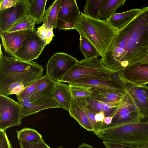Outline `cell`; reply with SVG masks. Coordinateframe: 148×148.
Instances as JSON below:
<instances>
[{
    "label": "cell",
    "instance_id": "obj_44",
    "mask_svg": "<svg viewBox=\"0 0 148 148\" xmlns=\"http://www.w3.org/2000/svg\"><path fill=\"white\" fill-rule=\"evenodd\" d=\"M58 148H64V147L62 146H59L58 147Z\"/></svg>",
    "mask_w": 148,
    "mask_h": 148
},
{
    "label": "cell",
    "instance_id": "obj_45",
    "mask_svg": "<svg viewBox=\"0 0 148 148\" xmlns=\"http://www.w3.org/2000/svg\"><path fill=\"white\" fill-rule=\"evenodd\" d=\"M142 148H148V145L145 146V147H143Z\"/></svg>",
    "mask_w": 148,
    "mask_h": 148
},
{
    "label": "cell",
    "instance_id": "obj_46",
    "mask_svg": "<svg viewBox=\"0 0 148 148\" xmlns=\"http://www.w3.org/2000/svg\"><path fill=\"white\" fill-rule=\"evenodd\" d=\"M148 57V56H147Z\"/></svg>",
    "mask_w": 148,
    "mask_h": 148
},
{
    "label": "cell",
    "instance_id": "obj_37",
    "mask_svg": "<svg viewBox=\"0 0 148 148\" xmlns=\"http://www.w3.org/2000/svg\"><path fill=\"white\" fill-rule=\"evenodd\" d=\"M47 32V30L46 26L44 24L38 27L36 31L38 35L45 42Z\"/></svg>",
    "mask_w": 148,
    "mask_h": 148
},
{
    "label": "cell",
    "instance_id": "obj_41",
    "mask_svg": "<svg viewBox=\"0 0 148 148\" xmlns=\"http://www.w3.org/2000/svg\"><path fill=\"white\" fill-rule=\"evenodd\" d=\"M112 117L111 116H108L105 117L103 120L104 123L107 126L110 125L112 122Z\"/></svg>",
    "mask_w": 148,
    "mask_h": 148
},
{
    "label": "cell",
    "instance_id": "obj_4",
    "mask_svg": "<svg viewBox=\"0 0 148 148\" xmlns=\"http://www.w3.org/2000/svg\"><path fill=\"white\" fill-rule=\"evenodd\" d=\"M103 140L125 144L142 148L148 145V122L140 121L108 126L93 131Z\"/></svg>",
    "mask_w": 148,
    "mask_h": 148
},
{
    "label": "cell",
    "instance_id": "obj_9",
    "mask_svg": "<svg viewBox=\"0 0 148 148\" xmlns=\"http://www.w3.org/2000/svg\"><path fill=\"white\" fill-rule=\"evenodd\" d=\"M143 120L139 109L126 92L122 104L112 117L111 123L107 126L143 122Z\"/></svg>",
    "mask_w": 148,
    "mask_h": 148
},
{
    "label": "cell",
    "instance_id": "obj_14",
    "mask_svg": "<svg viewBox=\"0 0 148 148\" xmlns=\"http://www.w3.org/2000/svg\"><path fill=\"white\" fill-rule=\"evenodd\" d=\"M76 0H61L57 20V28L60 30L66 23L75 24L80 15Z\"/></svg>",
    "mask_w": 148,
    "mask_h": 148
},
{
    "label": "cell",
    "instance_id": "obj_11",
    "mask_svg": "<svg viewBox=\"0 0 148 148\" xmlns=\"http://www.w3.org/2000/svg\"><path fill=\"white\" fill-rule=\"evenodd\" d=\"M121 78L124 81V88L126 92L130 96L143 116V122H148V87L146 85H136Z\"/></svg>",
    "mask_w": 148,
    "mask_h": 148
},
{
    "label": "cell",
    "instance_id": "obj_38",
    "mask_svg": "<svg viewBox=\"0 0 148 148\" xmlns=\"http://www.w3.org/2000/svg\"><path fill=\"white\" fill-rule=\"evenodd\" d=\"M47 32L45 40V45L49 44L52 41L54 35L53 32V27L51 25L46 26Z\"/></svg>",
    "mask_w": 148,
    "mask_h": 148
},
{
    "label": "cell",
    "instance_id": "obj_2",
    "mask_svg": "<svg viewBox=\"0 0 148 148\" xmlns=\"http://www.w3.org/2000/svg\"><path fill=\"white\" fill-rule=\"evenodd\" d=\"M43 67L33 61H25L4 56L0 45V93L8 96L20 94L42 76Z\"/></svg>",
    "mask_w": 148,
    "mask_h": 148
},
{
    "label": "cell",
    "instance_id": "obj_32",
    "mask_svg": "<svg viewBox=\"0 0 148 148\" xmlns=\"http://www.w3.org/2000/svg\"><path fill=\"white\" fill-rule=\"evenodd\" d=\"M41 80V78L26 87L19 95L16 96L19 102L22 101L32 93L36 88Z\"/></svg>",
    "mask_w": 148,
    "mask_h": 148
},
{
    "label": "cell",
    "instance_id": "obj_36",
    "mask_svg": "<svg viewBox=\"0 0 148 148\" xmlns=\"http://www.w3.org/2000/svg\"><path fill=\"white\" fill-rule=\"evenodd\" d=\"M19 0H0V11L9 9L16 4Z\"/></svg>",
    "mask_w": 148,
    "mask_h": 148
},
{
    "label": "cell",
    "instance_id": "obj_21",
    "mask_svg": "<svg viewBox=\"0 0 148 148\" xmlns=\"http://www.w3.org/2000/svg\"><path fill=\"white\" fill-rule=\"evenodd\" d=\"M69 112L70 116L75 119L82 127L88 131H93L92 126L86 114L77 100L73 98Z\"/></svg>",
    "mask_w": 148,
    "mask_h": 148
},
{
    "label": "cell",
    "instance_id": "obj_34",
    "mask_svg": "<svg viewBox=\"0 0 148 148\" xmlns=\"http://www.w3.org/2000/svg\"><path fill=\"white\" fill-rule=\"evenodd\" d=\"M103 143L106 148H142L133 145L106 140H103Z\"/></svg>",
    "mask_w": 148,
    "mask_h": 148
},
{
    "label": "cell",
    "instance_id": "obj_28",
    "mask_svg": "<svg viewBox=\"0 0 148 148\" xmlns=\"http://www.w3.org/2000/svg\"><path fill=\"white\" fill-rule=\"evenodd\" d=\"M103 0H87L84 6L83 13L93 19L100 20L99 13Z\"/></svg>",
    "mask_w": 148,
    "mask_h": 148
},
{
    "label": "cell",
    "instance_id": "obj_35",
    "mask_svg": "<svg viewBox=\"0 0 148 148\" xmlns=\"http://www.w3.org/2000/svg\"><path fill=\"white\" fill-rule=\"evenodd\" d=\"M0 148H12L5 132L0 130Z\"/></svg>",
    "mask_w": 148,
    "mask_h": 148
},
{
    "label": "cell",
    "instance_id": "obj_12",
    "mask_svg": "<svg viewBox=\"0 0 148 148\" xmlns=\"http://www.w3.org/2000/svg\"><path fill=\"white\" fill-rule=\"evenodd\" d=\"M124 79L140 86L148 83V63L138 62L128 66L118 72Z\"/></svg>",
    "mask_w": 148,
    "mask_h": 148
},
{
    "label": "cell",
    "instance_id": "obj_31",
    "mask_svg": "<svg viewBox=\"0 0 148 148\" xmlns=\"http://www.w3.org/2000/svg\"><path fill=\"white\" fill-rule=\"evenodd\" d=\"M80 106L88 116L92 126L93 131L98 130L106 127L107 125L104 123L97 122L96 121L95 119L96 113L90 111L83 106Z\"/></svg>",
    "mask_w": 148,
    "mask_h": 148
},
{
    "label": "cell",
    "instance_id": "obj_43",
    "mask_svg": "<svg viewBox=\"0 0 148 148\" xmlns=\"http://www.w3.org/2000/svg\"><path fill=\"white\" fill-rule=\"evenodd\" d=\"M138 62L148 63V56L145 58Z\"/></svg>",
    "mask_w": 148,
    "mask_h": 148
},
{
    "label": "cell",
    "instance_id": "obj_3",
    "mask_svg": "<svg viewBox=\"0 0 148 148\" xmlns=\"http://www.w3.org/2000/svg\"><path fill=\"white\" fill-rule=\"evenodd\" d=\"M73 29L78 32L80 36L86 38L94 46L101 58L109 48L118 31L107 19H93L82 12Z\"/></svg>",
    "mask_w": 148,
    "mask_h": 148
},
{
    "label": "cell",
    "instance_id": "obj_1",
    "mask_svg": "<svg viewBox=\"0 0 148 148\" xmlns=\"http://www.w3.org/2000/svg\"><path fill=\"white\" fill-rule=\"evenodd\" d=\"M148 56V6L132 21L118 31L101 60L114 72L137 63Z\"/></svg>",
    "mask_w": 148,
    "mask_h": 148
},
{
    "label": "cell",
    "instance_id": "obj_24",
    "mask_svg": "<svg viewBox=\"0 0 148 148\" xmlns=\"http://www.w3.org/2000/svg\"><path fill=\"white\" fill-rule=\"evenodd\" d=\"M61 0H56L45 11L42 21L46 26L51 25L53 29L57 28V20Z\"/></svg>",
    "mask_w": 148,
    "mask_h": 148
},
{
    "label": "cell",
    "instance_id": "obj_30",
    "mask_svg": "<svg viewBox=\"0 0 148 148\" xmlns=\"http://www.w3.org/2000/svg\"><path fill=\"white\" fill-rule=\"evenodd\" d=\"M72 98L76 100L81 97H90L92 94L91 88L69 84Z\"/></svg>",
    "mask_w": 148,
    "mask_h": 148
},
{
    "label": "cell",
    "instance_id": "obj_39",
    "mask_svg": "<svg viewBox=\"0 0 148 148\" xmlns=\"http://www.w3.org/2000/svg\"><path fill=\"white\" fill-rule=\"evenodd\" d=\"M105 117L104 113L101 112L96 113L95 115V119L97 122L104 123L103 120Z\"/></svg>",
    "mask_w": 148,
    "mask_h": 148
},
{
    "label": "cell",
    "instance_id": "obj_20",
    "mask_svg": "<svg viewBox=\"0 0 148 148\" xmlns=\"http://www.w3.org/2000/svg\"><path fill=\"white\" fill-rule=\"evenodd\" d=\"M53 97L64 107V109L69 111L72 98L69 84L60 82L56 83Z\"/></svg>",
    "mask_w": 148,
    "mask_h": 148
},
{
    "label": "cell",
    "instance_id": "obj_25",
    "mask_svg": "<svg viewBox=\"0 0 148 148\" xmlns=\"http://www.w3.org/2000/svg\"><path fill=\"white\" fill-rule=\"evenodd\" d=\"M126 0H103L100 9V18L108 19L119 7L124 5Z\"/></svg>",
    "mask_w": 148,
    "mask_h": 148
},
{
    "label": "cell",
    "instance_id": "obj_17",
    "mask_svg": "<svg viewBox=\"0 0 148 148\" xmlns=\"http://www.w3.org/2000/svg\"><path fill=\"white\" fill-rule=\"evenodd\" d=\"M19 103L21 107L22 119L46 109L51 108L64 109V107L53 98L39 101L29 102L22 101Z\"/></svg>",
    "mask_w": 148,
    "mask_h": 148
},
{
    "label": "cell",
    "instance_id": "obj_26",
    "mask_svg": "<svg viewBox=\"0 0 148 148\" xmlns=\"http://www.w3.org/2000/svg\"><path fill=\"white\" fill-rule=\"evenodd\" d=\"M35 21L33 18L28 15L13 24L4 32L10 33L33 30L35 29Z\"/></svg>",
    "mask_w": 148,
    "mask_h": 148
},
{
    "label": "cell",
    "instance_id": "obj_33",
    "mask_svg": "<svg viewBox=\"0 0 148 148\" xmlns=\"http://www.w3.org/2000/svg\"><path fill=\"white\" fill-rule=\"evenodd\" d=\"M20 148H51L43 140L36 143H30L21 140H18Z\"/></svg>",
    "mask_w": 148,
    "mask_h": 148
},
{
    "label": "cell",
    "instance_id": "obj_29",
    "mask_svg": "<svg viewBox=\"0 0 148 148\" xmlns=\"http://www.w3.org/2000/svg\"><path fill=\"white\" fill-rule=\"evenodd\" d=\"M80 50L84 56V59H88L98 58L100 54L94 46L86 38L80 36Z\"/></svg>",
    "mask_w": 148,
    "mask_h": 148
},
{
    "label": "cell",
    "instance_id": "obj_15",
    "mask_svg": "<svg viewBox=\"0 0 148 148\" xmlns=\"http://www.w3.org/2000/svg\"><path fill=\"white\" fill-rule=\"evenodd\" d=\"M56 83L47 75L42 76L35 90L23 101L29 102L39 101L53 98Z\"/></svg>",
    "mask_w": 148,
    "mask_h": 148
},
{
    "label": "cell",
    "instance_id": "obj_6",
    "mask_svg": "<svg viewBox=\"0 0 148 148\" xmlns=\"http://www.w3.org/2000/svg\"><path fill=\"white\" fill-rule=\"evenodd\" d=\"M45 46L35 29L25 31L22 47L12 56L27 62L33 61L38 58Z\"/></svg>",
    "mask_w": 148,
    "mask_h": 148
},
{
    "label": "cell",
    "instance_id": "obj_7",
    "mask_svg": "<svg viewBox=\"0 0 148 148\" xmlns=\"http://www.w3.org/2000/svg\"><path fill=\"white\" fill-rule=\"evenodd\" d=\"M22 119L20 103L0 95V130L5 131L9 128L19 126Z\"/></svg>",
    "mask_w": 148,
    "mask_h": 148
},
{
    "label": "cell",
    "instance_id": "obj_42",
    "mask_svg": "<svg viewBox=\"0 0 148 148\" xmlns=\"http://www.w3.org/2000/svg\"><path fill=\"white\" fill-rule=\"evenodd\" d=\"M77 148H94L91 145L83 143L79 145Z\"/></svg>",
    "mask_w": 148,
    "mask_h": 148
},
{
    "label": "cell",
    "instance_id": "obj_5",
    "mask_svg": "<svg viewBox=\"0 0 148 148\" xmlns=\"http://www.w3.org/2000/svg\"><path fill=\"white\" fill-rule=\"evenodd\" d=\"M114 72L109 70L98 58L78 61L60 82L69 83L78 81L91 80H112Z\"/></svg>",
    "mask_w": 148,
    "mask_h": 148
},
{
    "label": "cell",
    "instance_id": "obj_23",
    "mask_svg": "<svg viewBox=\"0 0 148 148\" xmlns=\"http://www.w3.org/2000/svg\"><path fill=\"white\" fill-rule=\"evenodd\" d=\"M91 90L92 94L90 97L92 99L106 103H114L122 100L126 92L102 91L92 88Z\"/></svg>",
    "mask_w": 148,
    "mask_h": 148
},
{
    "label": "cell",
    "instance_id": "obj_16",
    "mask_svg": "<svg viewBox=\"0 0 148 148\" xmlns=\"http://www.w3.org/2000/svg\"><path fill=\"white\" fill-rule=\"evenodd\" d=\"M112 80H91L74 82L69 84L90 87L99 90L110 92H126L119 80L114 77Z\"/></svg>",
    "mask_w": 148,
    "mask_h": 148
},
{
    "label": "cell",
    "instance_id": "obj_40",
    "mask_svg": "<svg viewBox=\"0 0 148 148\" xmlns=\"http://www.w3.org/2000/svg\"><path fill=\"white\" fill-rule=\"evenodd\" d=\"M75 24L68 23H66L62 28V29L64 30H68L73 29Z\"/></svg>",
    "mask_w": 148,
    "mask_h": 148
},
{
    "label": "cell",
    "instance_id": "obj_22",
    "mask_svg": "<svg viewBox=\"0 0 148 148\" xmlns=\"http://www.w3.org/2000/svg\"><path fill=\"white\" fill-rule=\"evenodd\" d=\"M28 5V15L39 24L43 21L47 0H25Z\"/></svg>",
    "mask_w": 148,
    "mask_h": 148
},
{
    "label": "cell",
    "instance_id": "obj_27",
    "mask_svg": "<svg viewBox=\"0 0 148 148\" xmlns=\"http://www.w3.org/2000/svg\"><path fill=\"white\" fill-rule=\"evenodd\" d=\"M17 132L18 140L32 144L37 143L43 140L42 135L34 129L24 128L17 131Z\"/></svg>",
    "mask_w": 148,
    "mask_h": 148
},
{
    "label": "cell",
    "instance_id": "obj_13",
    "mask_svg": "<svg viewBox=\"0 0 148 148\" xmlns=\"http://www.w3.org/2000/svg\"><path fill=\"white\" fill-rule=\"evenodd\" d=\"M123 99L114 103H106L97 101L90 97L79 98L76 99L78 104L96 114L103 112L105 117L114 116L122 104Z\"/></svg>",
    "mask_w": 148,
    "mask_h": 148
},
{
    "label": "cell",
    "instance_id": "obj_18",
    "mask_svg": "<svg viewBox=\"0 0 148 148\" xmlns=\"http://www.w3.org/2000/svg\"><path fill=\"white\" fill-rule=\"evenodd\" d=\"M24 31L0 34L2 44L5 52L12 56L21 47Z\"/></svg>",
    "mask_w": 148,
    "mask_h": 148
},
{
    "label": "cell",
    "instance_id": "obj_10",
    "mask_svg": "<svg viewBox=\"0 0 148 148\" xmlns=\"http://www.w3.org/2000/svg\"><path fill=\"white\" fill-rule=\"evenodd\" d=\"M28 5L25 0H19L12 7L0 11V34L21 19L27 16Z\"/></svg>",
    "mask_w": 148,
    "mask_h": 148
},
{
    "label": "cell",
    "instance_id": "obj_8",
    "mask_svg": "<svg viewBox=\"0 0 148 148\" xmlns=\"http://www.w3.org/2000/svg\"><path fill=\"white\" fill-rule=\"evenodd\" d=\"M75 58L63 52L54 53L46 65V75L56 83L60 82L63 76L78 62Z\"/></svg>",
    "mask_w": 148,
    "mask_h": 148
},
{
    "label": "cell",
    "instance_id": "obj_19",
    "mask_svg": "<svg viewBox=\"0 0 148 148\" xmlns=\"http://www.w3.org/2000/svg\"><path fill=\"white\" fill-rule=\"evenodd\" d=\"M141 9L134 8L120 13H116L107 20L118 31L123 28L140 13Z\"/></svg>",
    "mask_w": 148,
    "mask_h": 148
}]
</instances>
